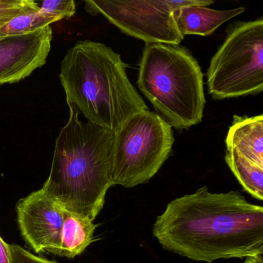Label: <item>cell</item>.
<instances>
[{
  "label": "cell",
  "instance_id": "3",
  "mask_svg": "<svg viewBox=\"0 0 263 263\" xmlns=\"http://www.w3.org/2000/svg\"><path fill=\"white\" fill-rule=\"evenodd\" d=\"M126 68L120 54L105 44L78 41L61 64L60 79L67 104L87 121L115 133L132 115L149 110Z\"/></svg>",
  "mask_w": 263,
  "mask_h": 263
},
{
  "label": "cell",
  "instance_id": "8",
  "mask_svg": "<svg viewBox=\"0 0 263 263\" xmlns=\"http://www.w3.org/2000/svg\"><path fill=\"white\" fill-rule=\"evenodd\" d=\"M16 210L21 235L30 248L58 255L66 209L41 189L20 200Z\"/></svg>",
  "mask_w": 263,
  "mask_h": 263
},
{
  "label": "cell",
  "instance_id": "12",
  "mask_svg": "<svg viewBox=\"0 0 263 263\" xmlns=\"http://www.w3.org/2000/svg\"><path fill=\"white\" fill-rule=\"evenodd\" d=\"M98 226L88 218L65 211L58 255L73 258L93 242Z\"/></svg>",
  "mask_w": 263,
  "mask_h": 263
},
{
  "label": "cell",
  "instance_id": "7",
  "mask_svg": "<svg viewBox=\"0 0 263 263\" xmlns=\"http://www.w3.org/2000/svg\"><path fill=\"white\" fill-rule=\"evenodd\" d=\"M212 4L211 0H87L85 9L93 16L102 15L122 33L147 44L179 45L184 37L174 21V10Z\"/></svg>",
  "mask_w": 263,
  "mask_h": 263
},
{
  "label": "cell",
  "instance_id": "2",
  "mask_svg": "<svg viewBox=\"0 0 263 263\" xmlns=\"http://www.w3.org/2000/svg\"><path fill=\"white\" fill-rule=\"evenodd\" d=\"M70 116L57 138L48 178L42 190L66 210L93 221L113 186L110 151L114 134L80 118L68 104Z\"/></svg>",
  "mask_w": 263,
  "mask_h": 263
},
{
  "label": "cell",
  "instance_id": "5",
  "mask_svg": "<svg viewBox=\"0 0 263 263\" xmlns=\"http://www.w3.org/2000/svg\"><path fill=\"white\" fill-rule=\"evenodd\" d=\"M172 127L150 110L132 115L114 134L110 151L113 185L126 189L148 182L168 158Z\"/></svg>",
  "mask_w": 263,
  "mask_h": 263
},
{
  "label": "cell",
  "instance_id": "15",
  "mask_svg": "<svg viewBox=\"0 0 263 263\" xmlns=\"http://www.w3.org/2000/svg\"><path fill=\"white\" fill-rule=\"evenodd\" d=\"M39 8L33 0H0V29L16 16Z\"/></svg>",
  "mask_w": 263,
  "mask_h": 263
},
{
  "label": "cell",
  "instance_id": "10",
  "mask_svg": "<svg viewBox=\"0 0 263 263\" xmlns=\"http://www.w3.org/2000/svg\"><path fill=\"white\" fill-rule=\"evenodd\" d=\"M226 144L227 151H235L248 161L263 167L262 115H234Z\"/></svg>",
  "mask_w": 263,
  "mask_h": 263
},
{
  "label": "cell",
  "instance_id": "6",
  "mask_svg": "<svg viewBox=\"0 0 263 263\" xmlns=\"http://www.w3.org/2000/svg\"><path fill=\"white\" fill-rule=\"evenodd\" d=\"M207 71L209 93L215 100L255 95L263 90V20L236 21Z\"/></svg>",
  "mask_w": 263,
  "mask_h": 263
},
{
  "label": "cell",
  "instance_id": "1",
  "mask_svg": "<svg viewBox=\"0 0 263 263\" xmlns=\"http://www.w3.org/2000/svg\"><path fill=\"white\" fill-rule=\"evenodd\" d=\"M152 232L166 250L195 261L247 258L263 253V208L204 186L171 201Z\"/></svg>",
  "mask_w": 263,
  "mask_h": 263
},
{
  "label": "cell",
  "instance_id": "4",
  "mask_svg": "<svg viewBox=\"0 0 263 263\" xmlns=\"http://www.w3.org/2000/svg\"><path fill=\"white\" fill-rule=\"evenodd\" d=\"M137 84L172 127L184 130L202 121L206 103L203 73L198 61L185 47L147 44Z\"/></svg>",
  "mask_w": 263,
  "mask_h": 263
},
{
  "label": "cell",
  "instance_id": "9",
  "mask_svg": "<svg viewBox=\"0 0 263 263\" xmlns=\"http://www.w3.org/2000/svg\"><path fill=\"white\" fill-rule=\"evenodd\" d=\"M50 26L18 36L0 38V84H14L46 64L51 48Z\"/></svg>",
  "mask_w": 263,
  "mask_h": 263
},
{
  "label": "cell",
  "instance_id": "16",
  "mask_svg": "<svg viewBox=\"0 0 263 263\" xmlns=\"http://www.w3.org/2000/svg\"><path fill=\"white\" fill-rule=\"evenodd\" d=\"M40 9L59 21L73 16L76 5L73 0H48L43 2Z\"/></svg>",
  "mask_w": 263,
  "mask_h": 263
},
{
  "label": "cell",
  "instance_id": "11",
  "mask_svg": "<svg viewBox=\"0 0 263 263\" xmlns=\"http://www.w3.org/2000/svg\"><path fill=\"white\" fill-rule=\"evenodd\" d=\"M246 11L244 7L227 10H212L201 6H185L174 10L177 28L183 36L212 35L220 26Z\"/></svg>",
  "mask_w": 263,
  "mask_h": 263
},
{
  "label": "cell",
  "instance_id": "13",
  "mask_svg": "<svg viewBox=\"0 0 263 263\" xmlns=\"http://www.w3.org/2000/svg\"><path fill=\"white\" fill-rule=\"evenodd\" d=\"M224 159L243 189L254 198L262 201L263 167L255 165L235 151H227Z\"/></svg>",
  "mask_w": 263,
  "mask_h": 263
},
{
  "label": "cell",
  "instance_id": "18",
  "mask_svg": "<svg viewBox=\"0 0 263 263\" xmlns=\"http://www.w3.org/2000/svg\"><path fill=\"white\" fill-rule=\"evenodd\" d=\"M0 263H11L9 244L0 236Z\"/></svg>",
  "mask_w": 263,
  "mask_h": 263
},
{
  "label": "cell",
  "instance_id": "17",
  "mask_svg": "<svg viewBox=\"0 0 263 263\" xmlns=\"http://www.w3.org/2000/svg\"><path fill=\"white\" fill-rule=\"evenodd\" d=\"M11 263H58L55 261L36 256L16 244L9 245Z\"/></svg>",
  "mask_w": 263,
  "mask_h": 263
},
{
  "label": "cell",
  "instance_id": "19",
  "mask_svg": "<svg viewBox=\"0 0 263 263\" xmlns=\"http://www.w3.org/2000/svg\"><path fill=\"white\" fill-rule=\"evenodd\" d=\"M243 263H263V253L247 257Z\"/></svg>",
  "mask_w": 263,
  "mask_h": 263
},
{
  "label": "cell",
  "instance_id": "14",
  "mask_svg": "<svg viewBox=\"0 0 263 263\" xmlns=\"http://www.w3.org/2000/svg\"><path fill=\"white\" fill-rule=\"evenodd\" d=\"M53 16L41 9L27 12L12 19L0 29V38L27 34L57 22Z\"/></svg>",
  "mask_w": 263,
  "mask_h": 263
}]
</instances>
